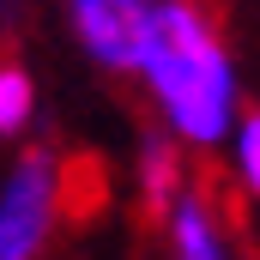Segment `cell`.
Returning a JSON list of instances; mask_svg holds the SVG:
<instances>
[{"mask_svg":"<svg viewBox=\"0 0 260 260\" xmlns=\"http://www.w3.org/2000/svg\"><path fill=\"white\" fill-rule=\"evenodd\" d=\"M30 127H37V79L18 61H6L0 67V133L6 139H24Z\"/></svg>","mask_w":260,"mask_h":260,"instance_id":"6","label":"cell"},{"mask_svg":"<svg viewBox=\"0 0 260 260\" xmlns=\"http://www.w3.org/2000/svg\"><path fill=\"white\" fill-rule=\"evenodd\" d=\"M224 157H230V176H236V188L248 200H260V109H248L236 133H230V145H224Z\"/></svg>","mask_w":260,"mask_h":260,"instance_id":"7","label":"cell"},{"mask_svg":"<svg viewBox=\"0 0 260 260\" xmlns=\"http://www.w3.org/2000/svg\"><path fill=\"white\" fill-rule=\"evenodd\" d=\"M67 212V151L55 145H18L6 182H0V260H43Z\"/></svg>","mask_w":260,"mask_h":260,"instance_id":"2","label":"cell"},{"mask_svg":"<svg viewBox=\"0 0 260 260\" xmlns=\"http://www.w3.org/2000/svg\"><path fill=\"white\" fill-rule=\"evenodd\" d=\"M164 248H170V260H230L224 212L212 206L206 188H188L176 200V212L164 218Z\"/></svg>","mask_w":260,"mask_h":260,"instance_id":"5","label":"cell"},{"mask_svg":"<svg viewBox=\"0 0 260 260\" xmlns=\"http://www.w3.org/2000/svg\"><path fill=\"white\" fill-rule=\"evenodd\" d=\"M67 12H73L79 49L97 67H109V73H139L151 18H157V0H67Z\"/></svg>","mask_w":260,"mask_h":260,"instance_id":"3","label":"cell"},{"mask_svg":"<svg viewBox=\"0 0 260 260\" xmlns=\"http://www.w3.org/2000/svg\"><path fill=\"white\" fill-rule=\"evenodd\" d=\"M188 145L182 139H170L164 127H151L145 139H139V151H133V194H139V206L164 224L170 212H176V200L194 188V176H188V157H182Z\"/></svg>","mask_w":260,"mask_h":260,"instance_id":"4","label":"cell"},{"mask_svg":"<svg viewBox=\"0 0 260 260\" xmlns=\"http://www.w3.org/2000/svg\"><path fill=\"white\" fill-rule=\"evenodd\" d=\"M157 109V127L182 139L188 151H224L242 109V79L236 61L200 0H157L145 55L133 73Z\"/></svg>","mask_w":260,"mask_h":260,"instance_id":"1","label":"cell"}]
</instances>
